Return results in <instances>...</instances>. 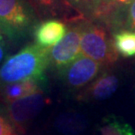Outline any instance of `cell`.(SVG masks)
Here are the masks:
<instances>
[{
    "mask_svg": "<svg viewBox=\"0 0 135 135\" xmlns=\"http://www.w3.org/2000/svg\"><path fill=\"white\" fill-rule=\"evenodd\" d=\"M80 47L83 56L100 63L104 67L114 64L119 56L113 37H109L102 25L93 22H83Z\"/></svg>",
    "mask_w": 135,
    "mask_h": 135,
    "instance_id": "3",
    "label": "cell"
},
{
    "mask_svg": "<svg viewBox=\"0 0 135 135\" xmlns=\"http://www.w3.org/2000/svg\"><path fill=\"white\" fill-rule=\"evenodd\" d=\"M33 6L38 18L53 19L58 16H66L70 5L66 0H28Z\"/></svg>",
    "mask_w": 135,
    "mask_h": 135,
    "instance_id": "11",
    "label": "cell"
},
{
    "mask_svg": "<svg viewBox=\"0 0 135 135\" xmlns=\"http://www.w3.org/2000/svg\"><path fill=\"white\" fill-rule=\"evenodd\" d=\"M38 16L28 0H0V32L12 40L35 29Z\"/></svg>",
    "mask_w": 135,
    "mask_h": 135,
    "instance_id": "2",
    "label": "cell"
},
{
    "mask_svg": "<svg viewBox=\"0 0 135 135\" xmlns=\"http://www.w3.org/2000/svg\"><path fill=\"white\" fill-rule=\"evenodd\" d=\"M125 25L128 30L135 31V0L125 10Z\"/></svg>",
    "mask_w": 135,
    "mask_h": 135,
    "instance_id": "17",
    "label": "cell"
},
{
    "mask_svg": "<svg viewBox=\"0 0 135 135\" xmlns=\"http://www.w3.org/2000/svg\"><path fill=\"white\" fill-rule=\"evenodd\" d=\"M103 69L102 64L81 55L58 73L64 86L71 91H77L94 81Z\"/></svg>",
    "mask_w": 135,
    "mask_h": 135,
    "instance_id": "5",
    "label": "cell"
},
{
    "mask_svg": "<svg viewBox=\"0 0 135 135\" xmlns=\"http://www.w3.org/2000/svg\"><path fill=\"white\" fill-rule=\"evenodd\" d=\"M113 42L118 55L125 58L135 57V31L123 29L113 35Z\"/></svg>",
    "mask_w": 135,
    "mask_h": 135,
    "instance_id": "13",
    "label": "cell"
},
{
    "mask_svg": "<svg viewBox=\"0 0 135 135\" xmlns=\"http://www.w3.org/2000/svg\"><path fill=\"white\" fill-rule=\"evenodd\" d=\"M132 2L133 0H106L104 9L99 17H105L109 14H113L118 10H126Z\"/></svg>",
    "mask_w": 135,
    "mask_h": 135,
    "instance_id": "14",
    "label": "cell"
},
{
    "mask_svg": "<svg viewBox=\"0 0 135 135\" xmlns=\"http://www.w3.org/2000/svg\"><path fill=\"white\" fill-rule=\"evenodd\" d=\"M5 55V45L3 41V37H0V62L2 61V59L4 58Z\"/></svg>",
    "mask_w": 135,
    "mask_h": 135,
    "instance_id": "19",
    "label": "cell"
},
{
    "mask_svg": "<svg viewBox=\"0 0 135 135\" xmlns=\"http://www.w3.org/2000/svg\"><path fill=\"white\" fill-rule=\"evenodd\" d=\"M0 135H17V132L10 123L5 105L2 104H0Z\"/></svg>",
    "mask_w": 135,
    "mask_h": 135,
    "instance_id": "15",
    "label": "cell"
},
{
    "mask_svg": "<svg viewBox=\"0 0 135 135\" xmlns=\"http://www.w3.org/2000/svg\"><path fill=\"white\" fill-rule=\"evenodd\" d=\"M45 84L35 80H26L8 84L0 89V100L4 104H8L18 99L43 91L42 87Z\"/></svg>",
    "mask_w": 135,
    "mask_h": 135,
    "instance_id": "9",
    "label": "cell"
},
{
    "mask_svg": "<svg viewBox=\"0 0 135 135\" xmlns=\"http://www.w3.org/2000/svg\"><path fill=\"white\" fill-rule=\"evenodd\" d=\"M54 126L63 135H80L87 127L84 116L75 111H65L56 117Z\"/></svg>",
    "mask_w": 135,
    "mask_h": 135,
    "instance_id": "10",
    "label": "cell"
},
{
    "mask_svg": "<svg viewBox=\"0 0 135 135\" xmlns=\"http://www.w3.org/2000/svg\"><path fill=\"white\" fill-rule=\"evenodd\" d=\"M99 135H135L132 126L114 114L105 116L98 126Z\"/></svg>",
    "mask_w": 135,
    "mask_h": 135,
    "instance_id": "12",
    "label": "cell"
},
{
    "mask_svg": "<svg viewBox=\"0 0 135 135\" xmlns=\"http://www.w3.org/2000/svg\"><path fill=\"white\" fill-rule=\"evenodd\" d=\"M119 87V78L114 72L103 70L100 75L78 93L79 102H100L110 98Z\"/></svg>",
    "mask_w": 135,
    "mask_h": 135,
    "instance_id": "7",
    "label": "cell"
},
{
    "mask_svg": "<svg viewBox=\"0 0 135 135\" xmlns=\"http://www.w3.org/2000/svg\"><path fill=\"white\" fill-rule=\"evenodd\" d=\"M67 32L66 25L57 19H46L34 29L36 44L43 48H51L64 37Z\"/></svg>",
    "mask_w": 135,
    "mask_h": 135,
    "instance_id": "8",
    "label": "cell"
},
{
    "mask_svg": "<svg viewBox=\"0 0 135 135\" xmlns=\"http://www.w3.org/2000/svg\"><path fill=\"white\" fill-rule=\"evenodd\" d=\"M49 49L32 43L7 58L0 66V89L8 84L26 80L46 84Z\"/></svg>",
    "mask_w": 135,
    "mask_h": 135,
    "instance_id": "1",
    "label": "cell"
},
{
    "mask_svg": "<svg viewBox=\"0 0 135 135\" xmlns=\"http://www.w3.org/2000/svg\"><path fill=\"white\" fill-rule=\"evenodd\" d=\"M66 2L72 8L77 9L82 13H89V6L87 0H66Z\"/></svg>",
    "mask_w": 135,
    "mask_h": 135,
    "instance_id": "18",
    "label": "cell"
},
{
    "mask_svg": "<svg viewBox=\"0 0 135 135\" xmlns=\"http://www.w3.org/2000/svg\"><path fill=\"white\" fill-rule=\"evenodd\" d=\"M87 2L89 6V14L99 17L104 9L106 0H87Z\"/></svg>",
    "mask_w": 135,
    "mask_h": 135,
    "instance_id": "16",
    "label": "cell"
},
{
    "mask_svg": "<svg viewBox=\"0 0 135 135\" xmlns=\"http://www.w3.org/2000/svg\"><path fill=\"white\" fill-rule=\"evenodd\" d=\"M83 22L73 25L59 42L49 49V67L60 70L67 67L81 55V34Z\"/></svg>",
    "mask_w": 135,
    "mask_h": 135,
    "instance_id": "6",
    "label": "cell"
},
{
    "mask_svg": "<svg viewBox=\"0 0 135 135\" xmlns=\"http://www.w3.org/2000/svg\"><path fill=\"white\" fill-rule=\"evenodd\" d=\"M50 102V98L41 91L5 104V110L15 131L24 133L31 121Z\"/></svg>",
    "mask_w": 135,
    "mask_h": 135,
    "instance_id": "4",
    "label": "cell"
}]
</instances>
